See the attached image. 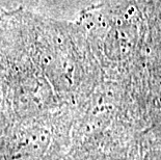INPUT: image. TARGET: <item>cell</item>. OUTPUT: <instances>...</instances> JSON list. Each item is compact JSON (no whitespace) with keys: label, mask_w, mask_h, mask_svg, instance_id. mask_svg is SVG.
<instances>
[{"label":"cell","mask_w":161,"mask_h":160,"mask_svg":"<svg viewBox=\"0 0 161 160\" xmlns=\"http://www.w3.org/2000/svg\"><path fill=\"white\" fill-rule=\"evenodd\" d=\"M48 145H49V141L47 138L36 137L35 135L28 136L27 139H23L20 141L19 147L20 150L25 155H40L47 149Z\"/></svg>","instance_id":"1"},{"label":"cell","mask_w":161,"mask_h":160,"mask_svg":"<svg viewBox=\"0 0 161 160\" xmlns=\"http://www.w3.org/2000/svg\"><path fill=\"white\" fill-rule=\"evenodd\" d=\"M145 160H161V152L160 151H153L150 152L146 156Z\"/></svg>","instance_id":"2"}]
</instances>
